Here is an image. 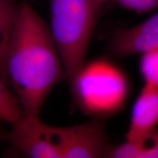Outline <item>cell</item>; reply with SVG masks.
I'll use <instances>...</instances> for the list:
<instances>
[{
  "label": "cell",
  "instance_id": "obj_1",
  "mask_svg": "<svg viewBox=\"0 0 158 158\" xmlns=\"http://www.w3.org/2000/svg\"><path fill=\"white\" fill-rule=\"evenodd\" d=\"M4 79L12 84L27 116H40L51 91L66 79L50 27L27 1L21 2L6 49Z\"/></svg>",
  "mask_w": 158,
  "mask_h": 158
},
{
  "label": "cell",
  "instance_id": "obj_2",
  "mask_svg": "<svg viewBox=\"0 0 158 158\" xmlns=\"http://www.w3.org/2000/svg\"><path fill=\"white\" fill-rule=\"evenodd\" d=\"M50 30L69 84L86 63L100 13L93 0H50Z\"/></svg>",
  "mask_w": 158,
  "mask_h": 158
},
{
  "label": "cell",
  "instance_id": "obj_3",
  "mask_svg": "<svg viewBox=\"0 0 158 158\" xmlns=\"http://www.w3.org/2000/svg\"><path fill=\"white\" fill-rule=\"evenodd\" d=\"M70 86L79 108L96 118L117 113L129 94L125 75L106 59L85 63Z\"/></svg>",
  "mask_w": 158,
  "mask_h": 158
},
{
  "label": "cell",
  "instance_id": "obj_4",
  "mask_svg": "<svg viewBox=\"0 0 158 158\" xmlns=\"http://www.w3.org/2000/svg\"><path fill=\"white\" fill-rule=\"evenodd\" d=\"M52 133L61 158L106 157L111 147L102 118L70 127L52 126Z\"/></svg>",
  "mask_w": 158,
  "mask_h": 158
},
{
  "label": "cell",
  "instance_id": "obj_5",
  "mask_svg": "<svg viewBox=\"0 0 158 158\" xmlns=\"http://www.w3.org/2000/svg\"><path fill=\"white\" fill-rule=\"evenodd\" d=\"M5 138L15 149L32 158H61L52 133V126L45 124L40 116L23 115Z\"/></svg>",
  "mask_w": 158,
  "mask_h": 158
},
{
  "label": "cell",
  "instance_id": "obj_6",
  "mask_svg": "<svg viewBox=\"0 0 158 158\" xmlns=\"http://www.w3.org/2000/svg\"><path fill=\"white\" fill-rule=\"evenodd\" d=\"M158 48V11L139 24L118 29L111 37L108 52L111 56L125 57Z\"/></svg>",
  "mask_w": 158,
  "mask_h": 158
},
{
  "label": "cell",
  "instance_id": "obj_7",
  "mask_svg": "<svg viewBox=\"0 0 158 158\" xmlns=\"http://www.w3.org/2000/svg\"><path fill=\"white\" fill-rule=\"evenodd\" d=\"M158 125V86L145 84L133 106L126 141H135Z\"/></svg>",
  "mask_w": 158,
  "mask_h": 158
},
{
  "label": "cell",
  "instance_id": "obj_8",
  "mask_svg": "<svg viewBox=\"0 0 158 158\" xmlns=\"http://www.w3.org/2000/svg\"><path fill=\"white\" fill-rule=\"evenodd\" d=\"M106 157L158 158V127L135 141L111 145Z\"/></svg>",
  "mask_w": 158,
  "mask_h": 158
},
{
  "label": "cell",
  "instance_id": "obj_9",
  "mask_svg": "<svg viewBox=\"0 0 158 158\" xmlns=\"http://www.w3.org/2000/svg\"><path fill=\"white\" fill-rule=\"evenodd\" d=\"M19 0H0V77L4 79V60L6 49L19 15Z\"/></svg>",
  "mask_w": 158,
  "mask_h": 158
},
{
  "label": "cell",
  "instance_id": "obj_10",
  "mask_svg": "<svg viewBox=\"0 0 158 158\" xmlns=\"http://www.w3.org/2000/svg\"><path fill=\"white\" fill-rule=\"evenodd\" d=\"M23 115L17 97L10 92L5 81L0 78V121L13 124Z\"/></svg>",
  "mask_w": 158,
  "mask_h": 158
},
{
  "label": "cell",
  "instance_id": "obj_11",
  "mask_svg": "<svg viewBox=\"0 0 158 158\" xmlns=\"http://www.w3.org/2000/svg\"><path fill=\"white\" fill-rule=\"evenodd\" d=\"M140 71L145 84L158 86V48L141 54Z\"/></svg>",
  "mask_w": 158,
  "mask_h": 158
},
{
  "label": "cell",
  "instance_id": "obj_12",
  "mask_svg": "<svg viewBox=\"0 0 158 158\" xmlns=\"http://www.w3.org/2000/svg\"><path fill=\"white\" fill-rule=\"evenodd\" d=\"M120 7L137 13H146L158 10V0H114Z\"/></svg>",
  "mask_w": 158,
  "mask_h": 158
},
{
  "label": "cell",
  "instance_id": "obj_13",
  "mask_svg": "<svg viewBox=\"0 0 158 158\" xmlns=\"http://www.w3.org/2000/svg\"><path fill=\"white\" fill-rule=\"evenodd\" d=\"M93 1L98 13H100V11H101L102 7H104L105 5H106L108 2L109 0H93Z\"/></svg>",
  "mask_w": 158,
  "mask_h": 158
}]
</instances>
